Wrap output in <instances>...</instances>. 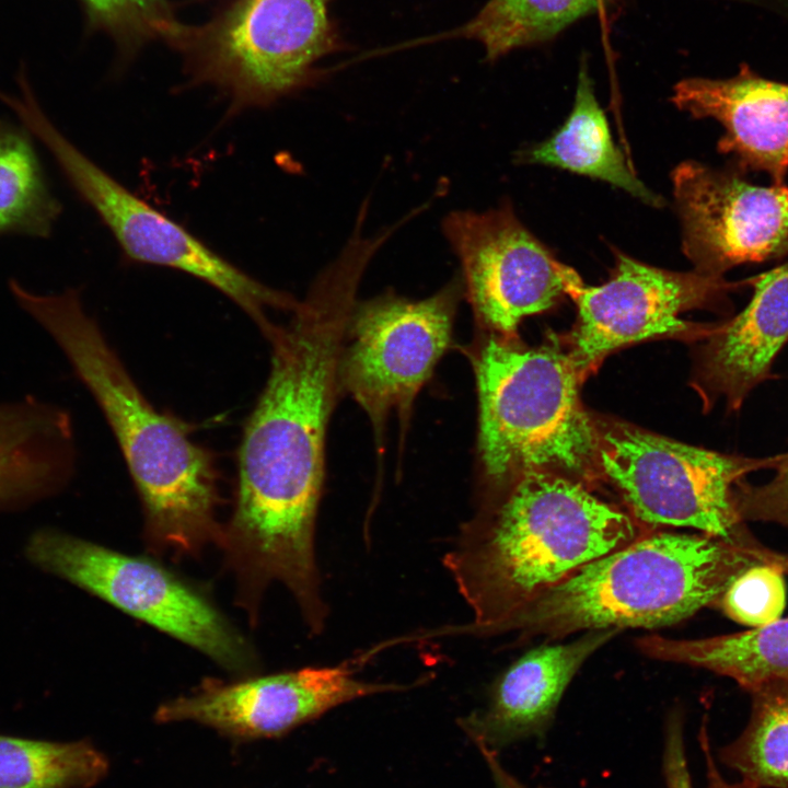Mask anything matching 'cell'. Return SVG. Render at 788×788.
Masks as SVG:
<instances>
[{
  "label": "cell",
  "instance_id": "cell-1",
  "mask_svg": "<svg viewBox=\"0 0 788 788\" xmlns=\"http://www.w3.org/2000/svg\"><path fill=\"white\" fill-rule=\"evenodd\" d=\"M369 259L346 247L298 301L289 323H275L265 336L269 375L243 429L234 506L218 542L244 600H262L275 581L300 604L322 593L315 528L324 438L347 323Z\"/></svg>",
  "mask_w": 788,
  "mask_h": 788
},
{
  "label": "cell",
  "instance_id": "cell-2",
  "mask_svg": "<svg viewBox=\"0 0 788 788\" xmlns=\"http://www.w3.org/2000/svg\"><path fill=\"white\" fill-rule=\"evenodd\" d=\"M650 530L560 473L530 471L486 488L443 558L473 619L439 634L496 636L521 607Z\"/></svg>",
  "mask_w": 788,
  "mask_h": 788
},
{
  "label": "cell",
  "instance_id": "cell-3",
  "mask_svg": "<svg viewBox=\"0 0 788 788\" xmlns=\"http://www.w3.org/2000/svg\"><path fill=\"white\" fill-rule=\"evenodd\" d=\"M18 304L51 335L109 425L137 490L150 553L194 557L222 531L219 471L211 452L176 417L143 395L86 314L74 289L39 294L11 280Z\"/></svg>",
  "mask_w": 788,
  "mask_h": 788
},
{
  "label": "cell",
  "instance_id": "cell-4",
  "mask_svg": "<svg viewBox=\"0 0 788 788\" xmlns=\"http://www.w3.org/2000/svg\"><path fill=\"white\" fill-rule=\"evenodd\" d=\"M756 564L780 566L788 553L703 533L653 529L579 568L517 611L496 635L546 642L578 631L657 628L717 605Z\"/></svg>",
  "mask_w": 788,
  "mask_h": 788
},
{
  "label": "cell",
  "instance_id": "cell-5",
  "mask_svg": "<svg viewBox=\"0 0 788 788\" xmlns=\"http://www.w3.org/2000/svg\"><path fill=\"white\" fill-rule=\"evenodd\" d=\"M479 454L486 488L551 471L599 489L596 416L563 338L537 346L490 335L475 360Z\"/></svg>",
  "mask_w": 788,
  "mask_h": 788
},
{
  "label": "cell",
  "instance_id": "cell-6",
  "mask_svg": "<svg viewBox=\"0 0 788 788\" xmlns=\"http://www.w3.org/2000/svg\"><path fill=\"white\" fill-rule=\"evenodd\" d=\"M332 2L215 0L205 22H179L164 43L188 82L215 89L229 114L263 108L316 83L315 65L344 48Z\"/></svg>",
  "mask_w": 788,
  "mask_h": 788
},
{
  "label": "cell",
  "instance_id": "cell-7",
  "mask_svg": "<svg viewBox=\"0 0 788 788\" xmlns=\"http://www.w3.org/2000/svg\"><path fill=\"white\" fill-rule=\"evenodd\" d=\"M598 475L621 506L649 529L690 528L743 545L762 544L735 507L749 473L784 455L751 459L680 442L617 419L596 417Z\"/></svg>",
  "mask_w": 788,
  "mask_h": 788
},
{
  "label": "cell",
  "instance_id": "cell-8",
  "mask_svg": "<svg viewBox=\"0 0 788 788\" xmlns=\"http://www.w3.org/2000/svg\"><path fill=\"white\" fill-rule=\"evenodd\" d=\"M1 102L51 154L79 196L111 230L131 260L186 273L234 302L263 335L271 310L292 311L298 301L251 277L183 225L128 190L76 147L50 120L28 83Z\"/></svg>",
  "mask_w": 788,
  "mask_h": 788
},
{
  "label": "cell",
  "instance_id": "cell-9",
  "mask_svg": "<svg viewBox=\"0 0 788 788\" xmlns=\"http://www.w3.org/2000/svg\"><path fill=\"white\" fill-rule=\"evenodd\" d=\"M25 553L39 569L188 645L232 674L259 669L251 642L210 596L158 560L55 529L36 531Z\"/></svg>",
  "mask_w": 788,
  "mask_h": 788
},
{
  "label": "cell",
  "instance_id": "cell-10",
  "mask_svg": "<svg viewBox=\"0 0 788 788\" xmlns=\"http://www.w3.org/2000/svg\"><path fill=\"white\" fill-rule=\"evenodd\" d=\"M613 251L614 267L604 283L581 280L569 292L577 321L563 341L583 380L619 348L656 338L708 336L712 327L681 314L714 305L737 287L722 276L665 270Z\"/></svg>",
  "mask_w": 788,
  "mask_h": 788
},
{
  "label": "cell",
  "instance_id": "cell-11",
  "mask_svg": "<svg viewBox=\"0 0 788 788\" xmlns=\"http://www.w3.org/2000/svg\"><path fill=\"white\" fill-rule=\"evenodd\" d=\"M455 280L412 301L384 294L354 306L340 352L338 384L380 425L413 401L445 351L460 293Z\"/></svg>",
  "mask_w": 788,
  "mask_h": 788
},
{
  "label": "cell",
  "instance_id": "cell-12",
  "mask_svg": "<svg viewBox=\"0 0 788 788\" xmlns=\"http://www.w3.org/2000/svg\"><path fill=\"white\" fill-rule=\"evenodd\" d=\"M442 230L460 259L472 308L490 335L517 338L523 318L552 309L582 280L507 202L483 212L453 211Z\"/></svg>",
  "mask_w": 788,
  "mask_h": 788
},
{
  "label": "cell",
  "instance_id": "cell-13",
  "mask_svg": "<svg viewBox=\"0 0 788 788\" xmlns=\"http://www.w3.org/2000/svg\"><path fill=\"white\" fill-rule=\"evenodd\" d=\"M370 656L233 682L206 677L190 694L162 704L155 719L194 721L237 738L278 735L357 698L408 687L359 680Z\"/></svg>",
  "mask_w": 788,
  "mask_h": 788
},
{
  "label": "cell",
  "instance_id": "cell-14",
  "mask_svg": "<svg viewBox=\"0 0 788 788\" xmlns=\"http://www.w3.org/2000/svg\"><path fill=\"white\" fill-rule=\"evenodd\" d=\"M682 248L714 276L788 254V186H760L735 173L685 161L672 173Z\"/></svg>",
  "mask_w": 788,
  "mask_h": 788
},
{
  "label": "cell",
  "instance_id": "cell-15",
  "mask_svg": "<svg viewBox=\"0 0 788 788\" xmlns=\"http://www.w3.org/2000/svg\"><path fill=\"white\" fill-rule=\"evenodd\" d=\"M674 105L723 127L718 150L743 170L764 172L783 184L788 172V83L742 66L727 79L692 78L676 83Z\"/></svg>",
  "mask_w": 788,
  "mask_h": 788
},
{
  "label": "cell",
  "instance_id": "cell-16",
  "mask_svg": "<svg viewBox=\"0 0 788 788\" xmlns=\"http://www.w3.org/2000/svg\"><path fill=\"white\" fill-rule=\"evenodd\" d=\"M618 631H584L572 641H548L528 651L496 682L487 706L463 719V728L476 744L495 752L542 737L576 673Z\"/></svg>",
  "mask_w": 788,
  "mask_h": 788
},
{
  "label": "cell",
  "instance_id": "cell-17",
  "mask_svg": "<svg viewBox=\"0 0 788 788\" xmlns=\"http://www.w3.org/2000/svg\"><path fill=\"white\" fill-rule=\"evenodd\" d=\"M749 282L754 292L746 308L706 336L695 381L699 393L725 397L731 408L767 375L788 340V262Z\"/></svg>",
  "mask_w": 788,
  "mask_h": 788
},
{
  "label": "cell",
  "instance_id": "cell-18",
  "mask_svg": "<svg viewBox=\"0 0 788 788\" xmlns=\"http://www.w3.org/2000/svg\"><path fill=\"white\" fill-rule=\"evenodd\" d=\"M71 421L60 408L25 401L0 404V509L46 497L73 465Z\"/></svg>",
  "mask_w": 788,
  "mask_h": 788
},
{
  "label": "cell",
  "instance_id": "cell-19",
  "mask_svg": "<svg viewBox=\"0 0 788 788\" xmlns=\"http://www.w3.org/2000/svg\"><path fill=\"white\" fill-rule=\"evenodd\" d=\"M519 160L606 182L652 207L664 204L637 177L614 143L586 60L580 63L575 103L567 120L548 139L522 151Z\"/></svg>",
  "mask_w": 788,
  "mask_h": 788
},
{
  "label": "cell",
  "instance_id": "cell-20",
  "mask_svg": "<svg viewBox=\"0 0 788 788\" xmlns=\"http://www.w3.org/2000/svg\"><path fill=\"white\" fill-rule=\"evenodd\" d=\"M650 659L704 669L733 680L748 693L788 677V617L740 633L696 639L648 635L636 641Z\"/></svg>",
  "mask_w": 788,
  "mask_h": 788
},
{
  "label": "cell",
  "instance_id": "cell-21",
  "mask_svg": "<svg viewBox=\"0 0 788 788\" xmlns=\"http://www.w3.org/2000/svg\"><path fill=\"white\" fill-rule=\"evenodd\" d=\"M603 4L604 0H487L464 24L436 38L475 40L486 59L495 61L514 49L554 38Z\"/></svg>",
  "mask_w": 788,
  "mask_h": 788
},
{
  "label": "cell",
  "instance_id": "cell-22",
  "mask_svg": "<svg viewBox=\"0 0 788 788\" xmlns=\"http://www.w3.org/2000/svg\"><path fill=\"white\" fill-rule=\"evenodd\" d=\"M33 136L0 118V236H50L62 211L47 183Z\"/></svg>",
  "mask_w": 788,
  "mask_h": 788
},
{
  "label": "cell",
  "instance_id": "cell-23",
  "mask_svg": "<svg viewBox=\"0 0 788 788\" xmlns=\"http://www.w3.org/2000/svg\"><path fill=\"white\" fill-rule=\"evenodd\" d=\"M750 719L718 760L753 788H788V677L769 680L749 692Z\"/></svg>",
  "mask_w": 788,
  "mask_h": 788
},
{
  "label": "cell",
  "instance_id": "cell-24",
  "mask_svg": "<svg viewBox=\"0 0 788 788\" xmlns=\"http://www.w3.org/2000/svg\"><path fill=\"white\" fill-rule=\"evenodd\" d=\"M106 770L104 756L85 741L0 734V788H88Z\"/></svg>",
  "mask_w": 788,
  "mask_h": 788
},
{
  "label": "cell",
  "instance_id": "cell-25",
  "mask_svg": "<svg viewBox=\"0 0 788 788\" xmlns=\"http://www.w3.org/2000/svg\"><path fill=\"white\" fill-rule=\"evenodd\" d=\"M89 28L114 42L123 62L146 45L165 40L179 21L170 0H80Z\"/></svg>",
  "mask_w": 788,
  "mask_h": 788
},
{
  "label": "cell",
  "instance_id": "cell-26",
  "mask_svg": "<svg viewBox=\"0 0 788 788\" xmlns=\"http://www.w3.org/2000/svg\"><path fill=\"white\" fill-rule=\"evenodd\" d=\"M786 571L774 564H756L741 572L716 606L730 619L752 628L780 618L786 605Z\"/></svg>",
  "mask_w": 788,
  "mask_h": 788
},
{
  "label": "cell",
  "instance_id": "cell-27",
  "mask_svg": "<svg viewBox=\"0 0 788 788\" xmlns=\"http://www.w3.org/2000/svg\"><path fill=\"white\" fill-rule=\"evenodd\" d=\"M777 473L763 485L740 482L735 487V507L744 522H774L788 526V454L775 467Z\"/></svg>",
  "mask_w": 788,
  "mask_h": 788
},
{
  "label": "cell",
  "instance_id": "cell-28",
  "mask_svg": "<svg viewBox=\"0 0 788 788\" xmlns=\"http://www.w3.org/2000/svg\"><path fill=\"white\" fill-rule=\"evenodd\" d=\"M663 774L667 788H693L684 751L682 717L677 712H673L667 723Z\"/></svg>",
  "mask_w": 788,
  "mask_h": 788
},
{
  "label": "cell",
  "instance_id": "cell-29",
  "mask_svg": "<svg viewBox=\"0 0 788 788\" xmlns=\"http://www.w3.org/2000/svg\"><path fill=\"white\" fill-rule=\"evenodd\" d=\"M489 768L493 773L495 781L499 788H531L528 785L520 781L517 777L507 772L499 763L496 752L486 748H479ZM534 788H546V787H534Z\"/></svg>",
  "mask_w": 788,
  "mask_h": 788
}]
</instances>
